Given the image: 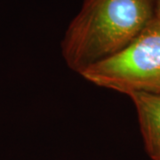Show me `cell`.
Segmentation results:
<instances>
[{
    "mask_svg": "<svg viewBox=\"0 0 160 160\" xmlns=\"http://www.w3.org/2000/svg\"><path fill=\"white\" fill-rule=\"evenodd\" d=\"M157 14V0H84L61 43L69 69L80 74L127 46Z\"/></svg>",
    "mask_w": 160,
    "mask_h": 160,
    "instance_id": "obj_1",
    "label": "cell"
},
{
    "mask_svg": "<svg viewBox=\"0 0 160 160\" xmlns=\"http://www.w3.org/2000/svg\"><path fill=\"white\" fill-rule=\"evenodd\" d=\"M79 75L93 85L126 95L160 93V11L123 50Z\"/></svg>",
    "mask_w": 160,
    "mask_h": 160,
    "instance_id": "obj_2",
    "label": "cell"
},
{
    "mask_svg": "<svg viewBox=\"0 0 160 160\" xmlns=\"http://www.w3.org/2000/svg\"><path fill=\"white\" fill-rule=\"evenodd\" d=\"M134 104L147 154L160 160V93L134 92L128 95Z\"/></svg>",
    "mask_w": 160,
    "mask_h": 160,
    "instance_id": "obj_3",
    "label": "cell"
},
{
    "mask_svg": "<svg viewBox=\"0 0 160 160\" xmlns=\"http://www.w3.org/2000/svg\"><path fill=\"white\" fill-rule=\"evenodd\" d=\"M157 10L160 11V0H157Z\"/></svg>",
    "mask_w": 160,
    "mask_h": 160,
    "instance_id": "obj_4",
    "label": "cell"
}]
</instances>
